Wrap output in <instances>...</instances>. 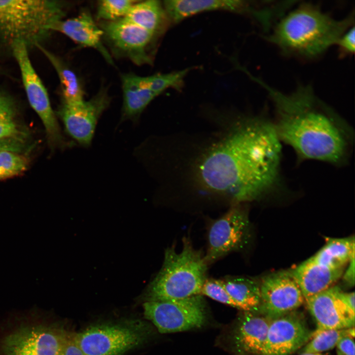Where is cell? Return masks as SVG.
Listing matches in <instances>:
<instances>
[{
  "mask_svg": "<svg viewBox=\"0 0 355 355\" xmlns=\"http://www.w3.org/2000/svg\"><path fill=\"white\" fill-rule=\"evenodd\" d=\"M244 122L199 168L205 187L230 195L234 203L261 199L283 185L281 142L272 122L255 117Z\"/></svg>",
  "mask_w": 355,
  "mask_h": 355,
  "instance_id": "1",
  "label": "cell"
},
{
  "mask_svg": "<svg viewBox=\"0 0 355 355\" xmlns=\"http://www.w3.org/2000/svg\"><path fill=\"white\" fill-rule=\"evenodd\" d=\"M248 74L267 92L274 107L275 117L272 122L276 133L281 142L293 148L300 160H316L335 166L348 161L354 131L316 95L311 85L300 84L287 94Z\"/></svg>",
  "mask_w": 355,
  "mask_h": 355,
  "instance_id": "2",
  "label": "cell"
},
{
  "mask_svg": "<svg viewBox=\"0 0 355 355\" xmlns=\"http://www.w3.org/2000/svg\"><path fill=\"white\" fill-rule=\"evenodd\" d=\"M354 19V12L336 19L319 5L303 2L282 16L264 37L284 55L314 59L335 45Z\"/></svg>",
  "mask_w": 355,
  "mask_h": 355,
  "instance_id": "3",
  "label": "cell"
},
{
  "mask_svg": "<svg viewBox=\"0 0 355 355\" xmlns=\"http://www.w3.org/2000/svg\"><path fill=\"white\" fill-rule=\"evenodd\" d=\"M208 265L202 252L184 237L179 252L174 246L166 249L162 267L146 289V301L178 300L200 294Z\"/></svg>",
  "mask_w": 355,
  "mask_h": 355,
  "instance_id": "4",
  "label": "cell"
},
{
  "mask_svg": "<svg viewBox=\"0 0 355 355\" xmlns=\"http://www.w3.org/2000/svg\"><path fill=\"white\" fill-rule=\"evenodd\" d=\"M65 14L58 0H0V38L10 46L16 41L38 46Z\"/></svg>",
  "mask_w": 355,
  "mask_h": 355,
  "instance_id": "5",
  "label": "cell"
},
{
  "mask_svg": "<svg viewBox=\"0 0 355 355\" xmlns=\"http://www.w3.org/2000/svg\"><path fill=\"white\" fill-rule=\"evenodd\" d=\"M149 329L142 321L91 326L75 334L84 355H122L147 339Z\"/></svg>",
  "mask_w": 355,
  "mask_h": 355,
  "instance_id": "6",
  "label": "cell"
},
{
  "mask_svg": "<svg viewBox=\"0 0 355 355\" xmlns=\"http://www.w3.org/2000/svg\"><path fill=\"white\" fill-rule=\"evenodd\" d=\"M18 65L29 102L40 118L51 147L68 146L52 109L47 91L31 63L28 46L16 41L10 45Z\"/></svg>",
  "mask_w": 355,
  "mask_h": 355,
  "instance_id": "7",
  "label": "cell"
},
{
  "mask_svg": "<svg viewBox=\"0 0 355 355\" xmlns=\"http://www.w3.org/2000/svg\"><path fill=\"white\" fill-rule=\"evenodd\" d=\"M144 317L162 333L200 327L205 320V303L200 294L178 300L146 301Z\"/></svg>",
  "mask_w": 355,
  "mask_h": 355,
  "instance_id": "8",
  "label": "cell"
},
{
  "mask_svg": "<svg viewBox=\"0 0 355 355\" xmlns=\"http://www.w3.org/2000/svg\"><path fill=\"white\" fill-rule=\"evenodd\" d=\"M240 204L234 203L211 225L207 251L204 256L208 265L245 245L248 237L249 222Z\"/></svg>",
  "mask_w": 355,
  "mask_h": 355,
  "instance_id": "9",
  "label": "cell"
},
{
  "mask_svg": "<svg viewBox=\"0 0 355 355\" xmlns=\"http://www.w3.org/2000/svg\"><path fill=\"white\" fill-rule=\"evenodd\" d=\"M100 27L113 52L141 66L151 64L148 48L156 35L123 19L101 22Z\"/></svg>",
  "mask_w": 355,
  "mask_h": 355,
  "instance_id": "10",
  "label": "cell"
},
{
  "mask_svg": "<svg viewBox=\"0 0 355 355\" xmlns=\"http://www.w3.org/2000/svg\"><path fill=\"white\" fill-rule=\"evenodd\" d=\"M261 314L273 320L291 313L304 301L291 273L278 272L265 277L259 285Z\"/></svg>",
  "mask_w": 355,
  "mask_h": 355,
  "instance_id": "11",
  "label": "cell"
},
{
  "mask_svg": "<svg viewBox=\"0 0 355 355\" xmlns=\"http://www.w3.org/2000/svg\"><path fill=\"white\" fill-rule=\"evenodd\" d=\"M68 333L44 326L23 328L3 341L5 355H61Z\"/></svg>",
  "mask_w": 355,
  "mask_h": 355,
  "instance_id": "12",
  "label": "cell"
},
{
  "mask_svg": "<svg viewBox=\"0 0 355 355\" xmlns=\"http://www.w3.org/2000/svg\"><path fill=\"white\" fill-rule=\"evenodd\" d=\"M110 103L104 88L88 101L73 105L62 104L58 110L68 133L84 146L90 145L98 120Z\"/></svg>",
  "mask_w": 355,
  "mask_h": 355,
  "instance_id": "13",
  "label": "cell"
},
{
  "mask_svg": "<svg viewBox=\"0 0 355 355\" xmlns=\"http://www.w3.org/2000/svg\"><path fill=\"white\" fill-rule=\"evenodd\" d=\"M341 290L337 286H331L305 301L316 322L312 336L327 330L354 327L355 312L342 301Z\"/></svg>",
  "mask_w": 355,
  "mask_h": 355,
  "instance_id": "14",
  "label": "cell"
},
{
  "mask_svg": "<svg viewBox=\"0 0 355 355\" xmlns=\"http://www.w3.org/2000/svg\"><path fill=\"white\" fill-rule=\"evenodd\" d=\"M312 332L291 312L271 320L261 355H290L310 340Z\"/></svg>",
  "mask_w": 355,
  "mask_h": 355,
  "instance_id": "15",
  "label": "cell"
},
{
  "mask_svg": "<svg viewBox=\"0 0 355 355\" xmlns=\"http://www.w3.org/2000/svg\"><path fill=\"white\" fill-rule=\"evenodd\" d=\"M51 30L64 34L80 46L96 50L108 63L114 64L103 43V31L89 12L83 11L74 17L62 19L54 24Z\"/></svg>",
  "mask_w": 355,
  "mask_h": 355,
  "instance_id": "16",
  "label": "cell"
},
{
  "mask_svg": "<svg viewBox=\"0 0 355 355\" xmlns=\"http://www.w3.org/2000/svg\"><path fill=\"white\" fill-rule=\"evenodd\" d=\"M168 17L175 23L207 11L225 10L248 12L251 3L240 0H168L163 3Z\"/></svg>",
  "mask_w": 355,
  "mask_h": 355,
  "instance_id": "17",
  "label": "cell"
},
{
  "mask_svg": "<svg viewBox=\"0 0 355 355\" xmlns=\"http://www.w3.org/2000/svg\"><path fill=\"white\" fill-rule=\"evenodd\" d=\"M343 269L320 264L311 257L291 273L299 285L305 301L330 287L342 275Z\"/></svg>",
  "mask_w": 355,
  "mask_h": 355,
  "instance_id": "18",
  "label": "cell"
},
{
  "mask_svg": "<svg viewBox=\"0 0 355 355\" xmlns=\"http://www.w3.org/2000/svg\"><path fill=\"white\" fill-rule=\"evenodd\" d=\"M271 320L266 316L247 312L240 320L235 332L234 341L241 351L261 355Z\"/></svg>",
  "mask_w": 355,
  "mask_h": 355,
  "instance_id": "19",
  "label": "cell"
},
{
  "mask_svg": "<svg viewBox=\"0 0 355 355\" xmlns=\"http://www.w3.org/2000/svg\"><path fill=\"white\" fill-rule=\"evenodd\" d=\"M123 96L121 120H135L158 96L142 82L141 76L132 73L121 75Z\"/></svg>",
  "mask_w": 355,
  "mask_h": 355,
  "instance_id": "20",
  "label": "cell"
},
{
  "mask_svg": "<svg viewBox=\"0 0 355 355\" xmlns=\"http://www.w3.org/2000/svg\"><path fill=\"white\" fill-rule=\"evenodd\" d=\"M29 136L27 128L20 119L14 99L0 90V142L28 144Z\"/></svg>",
  "mask_w": 355,
  "mask_h": 355,
  "instance_id": "21",
  "label": "cell"
},
{
  "mask_svg": "<svg viewBox=\"0 0 355 355\" xmlns=\"http://www.w3.org/2000/svg\"><path fill=\"white\" fill-rule=\"evenodd\" d=\"M167 18L160 1L147 0H137L123 19L157 35L164 26Z\"/></svg>",
  "mask_w": 355,
  "mask_h": 355,
  "instance_id": "22",
  "label": "cell"
},
{
  "mask_svg": "<svg viewBox=\"0 0 355 355\" xmlns=\"http://www.w3.org/2000/svg\"><path fill=\"white\" fill-rule=\"evenodd\" d=\"M231 298L240 309L246 312L258 311L260 304L259 285L249 278L228 277L221 280Z\"/></svg>",
  "mask_w": 355,
  "mask_h": 355,
  "instance_id": "23",
  "label": "cell"
},
{
  "mask_svg": "<svg viewBox=\"0 0 355 355\" xmlns=\"http://www.w3.org/2000/svg\"><path fill=\"white\" fill-rule=\"evenodd\" d=\"M355 254L354 237L328 239L325 245L311 258L323 265L344 269Z\"/></svg>",
  "mask_w": 355,
  "mask_h": 355,
  "instance_id": "24",
  "label": "cell"
},
{
  "mask_svg": "<svg viewBox=\"0 0 355 355\" xmlns=\"http://www.w3.org/2000/svg\"><path fill=\"white\" fill-rule=\"evenodd\" d=\"M55 69L61 84L63 103L68 105L79 104L84 101V92L81 82L75 73L66 64L49 51L41 48Z\"/></svg>",
  "mask_w": 355,
  "mask_h": 355,
  "instance_id": "25",
  "label": "cell"
},
{
  "mask_svg": "<svg viewBox=\"0 0 355 355\" xmlns=\"http://www.w3.org/2000/svg\"><path fill=\"white\" fill-rule=\"evenodd\" d=\"M355 337L354 327L341 329H330L312 335L302 350L301 353H321L332 349L343 337Z\"/></svg>",
  "mask_w": 355,
  "mask_h": 355,
  "instance_id": "26",
  "label": "cell"
},
{
  "mask_svg": "<svg viewBox=\"0 0 355 355\" xmlns=\"http://www.w3.org/2000/svg\"><path fill=\"white\" fill-rule=\"evenodd\" d=\"M190 70V69L187 68L167 73L141 76V79L145 87L158 96L168 88L180 90L184 79Z\"/></svg>",
  "mask_w": 355,
  "mask_h": 355,
  "instance_id": "27",
  "label": "cell"
},
{
  "mask_svg": "<svg viewBox=\"0 0 355 355\" xmlns=\"http://www.w3.org/2000/svg\"><path fill=\"white\" fill-rule=\"evenodd\" d=\"M135 0H101L98 1L96 18L102 22H112L123 19Z\"/></svg>",
  "mask_w": 355,
  "mask_h": 355,
  "instance_id": "28",
  "label": "cell"
},
{
  "mask_svg": "<svg viewBox=\"0 0 355 355\" xmlns=\"http://www.w3.org/2000/svg\"><path fill=\"white\" fill-rule=\"evenodd\" d=\"M28 164V159L24 153L0 150V180L23 173Z\"/></svg>",
  "mask_w": 355,
  "mask_h": 355,
  "instance_id": "29",
  "label": "cell"
},
{
  "mask_svg": "<svg viewBox=\"0 0 355 355\" xmlns=\"http://www.w3.org/2000/svg\"><path fill=\"white\" fill-rule=\"evenodd\" d=\"M200 294L206 295L219 302L239 309L238 304L224 288L221 280L207 279L201 288Z\"/></svg>",
  "mask_w": 355,
  "mask_h": 355,
  "instance_id": "30",
  "label": "cell"
},
{
  "mask_svg": "<svg viewBox=\"0 0 355 355\" xmlns=\"http://www.w3.org/2000/svg\"><path fill=\"white\" fill-rule=\"evenodd\" d=\"M355 27L354 25L346 31L339 38L335 45L340 58L352 55L355 52Z\"/></svg>",
  "mask_w": 355,
  "mask_h": 355,
  "instance_id": "31",
  "label": "cell"
},
{
  "mask_svg": "<svg viewBox=\"0 0 355 355\" xmlns=\"http://www.w3.org/2000/svg\"><path fill=\"white\" fill-rule=\"evenodd\" d=\"M61 355H84L77 343L75 334H68Z\"/></svg>",
  "mask_w": 355,
  "mask_h": 355,
  "instance_id": "32",
  "label": "cell"
},
{
  "mask_svg": "<svg viewBox=\"0 0 355 355\" xmlns=\"http://www.w3.org/2000/svg\"><path fill=\"white\" fill-rule=\"evenodd\" d=\"M354 338L350 336L342 337L336 345L337 351L344 355H355Z\"/></svg>",
  "mask_w": 355,
  "mask_h": 355,
  "instance_id": "33",
  "label": "cell"
},
{
  "mask_svg": "<svg viewBox=\"0 0 355 355\" xmlns=\"http://www.w3.org/2000/svg\"><path fill=\"white\" fill-rule=\"evenodd\" d=\"M348 268L343 276V279L347 284L353 286L355 284V254L352 255Z\"/></svg>",
  "mask_w": 355,
  "mask_h": 355,
  "instance_id": "34",
  "label": "cell"
},
{
  "mask_svg": "<svg viewBox=\"0 0 355 355\" xmlns=\"http://www.w3.org/2000/svg\"><path fill=\"white\" fill-rule=\"evenodd\" d=\"M340 297L344 303L353 312H355V293H346L341 290Z\"/></svg>",
  "mask_w": 355,
  "mask_h": 355,
  "instance_id": "35",
  "label": "cell"
},
{
  "mask_svg": "<svg viewBox=\"0 0 355 355\" xmlns=\"http://www.w3.org/2000/svg\"><path fill=\"white\" fill-rule=\"evenodd\" d=\"M9 146L5 143H0V150H9Z\"/></svg>",
  "mask_w": 355,
  "mask_h": 355,
  "instance_id": "36",
  "label": "cell"
},
{
  "mask_svg": "<svg viewBox=\"0 0 355 355\" xmlns=\"http://www.w3.org/2000/svg\"><path fill=\"white\" fill-rule=\"evenodd\" d=\"M300 355H324L321 353H303Z\"/></svg>",
  "mask_w": 355,
  "mask_h": 355,
  "instance_id": "37",
  "label": "cell"
},
{
  "mask_svg": "<svg viewBox=\"0 0 355 355\" xmlns=\"http://www.w3.org/2000/svg\"><path fill=\"white\" fill-rule=\"evenodd\" d=\"M337 355H344L338 351H337Z\"/></svg>",
  "mask_w": 355,
  "mask_h": 355,
  "instance_id": "38",
  "label": "cell"
}]
</instances>
